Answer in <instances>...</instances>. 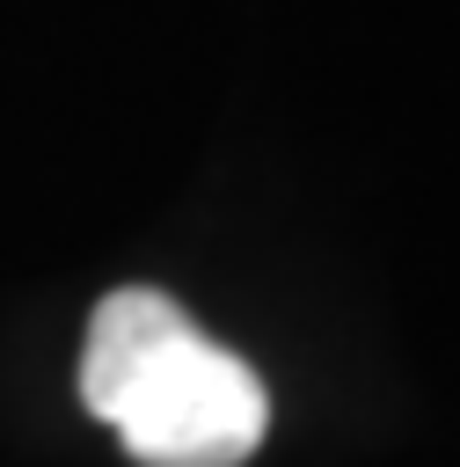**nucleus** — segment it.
<instances>
[{"label":"nucleus","instance_id":"nucleus-1","mask_svg":"<svg viewBox=\"0 0 460 467\" xmlns=\"http://www.w3.org/2000/svg\"><path fill=\"white\" fill-rule=\"evenodd\" d=\"M80 394L139 467H241L270 431L256 365L219 350L168 292L146 285H124L95 306Z\"/></svg>","mask_w":460,"mask_h":467}]
</instances>
